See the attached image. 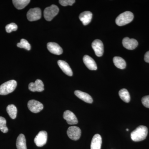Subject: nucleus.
I'll list each match as a JSON object with an SVG mask.
<instances>
[{
  "mask_svg": "<svg viewBox=\"0 0 149 149\" xmlns=\"http://www.w3.org/2000/svg\"><path fill=\"white\" fill-rule=\"evenodd\" d=\"M17 149H27L25 136L23 134H19L16 141Z\"/></svg>",
  "mask_w": 149,
  "mask_h": 149,
  "instance_id": "nucleus-19",
  "label": "nucleus"
},
{
  "mask_svg": "<svg viewBox=\"0 0 149 149\" xmlns=\"http://www.w3.org/2000/svg\"><path fill=\"white\" fill-rule=\"evenodd\" d=\"M17 47L20 48H24L27 50L29 51L31 49V46L28 41L25 39H22L19 43H17Z\"/></svg>",
  "mask_w": 149,
  "mask_h": 149,
  "instance_id": "nucleus-24",
  "label": "nucleus"
},
{
  "mask_svg": "<svg viewBox=\"0 0 149 149\" xmlns=\"http://www.w3.org/2000/svg\"><path fill=\"white\" fill-rule=\"evenodd\" d=\"M126 130H127V131H128V130H129V129H126Z\"/></svg>",
  "mask_w": 149,
  "mask_h": 149,
  "instance_id": "nucleus-30",
  "label": "nucleus"
},
{
  "mask_svg": "<svg viewBox=\"0 0 149 149\" xmlns=\"http://www.w3.org/2000/svg\"><path fill=\"white\" fill-rule=\"evenodd\" d=\"M27 16L29 21L39 20L42 16L41 9L39 8L30 9L27 12Z\"/></svg>",
  "mask_w": 149,
  "mask_h": 149,
  "instance_id": "nucleus-7",
  "label": "nucleus"
},
{
  "mask_svg": "<svg viewBox=\"0 0 149 149\" xmlns=\"http://www.w3.org/2000/svg\"><path fill=\"white\" fill-rule=\"evenodd\" d=\"M27 107L29 110L34 113L40 112L44 108L42 104L35 100L29 101L27 104Z\"/></svg>",
  "mask_w": 149,
  "mask_h": 149,
  "instance_id": "nucleus-8",
  "label": "nucleus"
},
{
  "mask_svg": "<svg viewBox=\"0 0 149 149\" xmlns=\"http://www.w3.org/2000/svg\"><path fill=\"white\" fill-rule=\"evenodd\" d=\"M17 85L15 80H10L3 83L0 86V95H6L12 93L15 90Z\"/></svg>",
  "mask_w": 149,
  "mask_h": 149,
  "instance_id": "nucleus-3",
  "label": "nucleus"
},
{
  "mask_svg": "<svg viewBox=\"0 0 149 149\" xmlns=\"http://www.w3.org/2000/svg\"><path fill=\"white\" fill-rule=\"evenodd\" d=\"M67 133L70 139L73 141H77L81 136V130L77 126H70L68 129Z\"/></svg>",
  "mask_w": 149,
  "mask_h": 149,
  "instance_id": "nucleus-5",
  "label": "nucleus"
},
{
  "mask_svg": "<svg viewBox=\"0 0 149 149\" xmlns=\"http://www.w3.org/2000/svg\"><path fill=\"white\" fill-rule=\"evenodd\" d=\"M0 130L3 133L8 132V128L6 126V120L4 118L0 116Z\"/></svg>",
  "mask_w": 149,
  "mask_h": 149,
  "instance_id": "nucleus-25",
  "label": "nucleus"
},
{
  "mask_svg": "<svg viewBox=\"0 0 149 149\" xmlns=\"http://www.w3.org/2000/svg\"><path fill=\"white\" fill-rule=\"evenodd\" d=\"M47 140V133L45 131H41L38 133L35 139L36 146L38 147H42L46 144Z\"/></svg>",
  "mask_w": 149,
  "mask_h": 149,
  "instance_id": "nucleus-6",
  "label": "nucleus"
},
{
  "mask_svg": "<svg viewBox=\"0 0 149 149\" xmlns=\"http://www.w3.org/2000/svg\"><path fill=\"white\" fill-rule=\"evenodd\" d=\"M63 117L69 125H74L78 123L77 117L74 113L70 111H65L63 113Z\"/></svg>",
  "mask_w": 149,
  "mask_h": 149,
  "instance_id": "nucleus-12",
  "label": "nucleus"
},
{
  "mask_svg": "<svg viewBox=\"0 0 149 149\" xmlns=\"http://www.w3.org/2000/svg\"><path fill=\"white\" fill-rule=\"evenodd\" d=\"M28 88L29 91L32 92H42L44 91V83L42 80L37 79L35 83H29Z\"/></svg>",
  "mask_w": 149,
  "mask_h": 149,
  "instance_id": "nucleus-11",
  "label": "nucleus"
},
{
  "mask_svg": "<svg viewBox=\"0 0 149 149\" xmlns=\"http://www.w3.org/2000/svg\"><path fill=\"white\" fill-rule=\"evenodd\" d=\"M17 25L14 23H11L7 24L6 27V30L8 33H10L13 31H15L17 30Z\"/></svg>",
  "mask_w": 149,
  "mask_h": 149,
  "instance_id": "nucleus-26",
  "label": "nucleus"
},
{
  "mask_svg": "<svg viewBox=\"0 0 149 149\" xmlns=\"http://www.w3.org/2000/svg\"><path fill=\"white\" fill-rule=\"evenodd\" d=\"M148 129L144 125H140L131 133V139L134 142L143 141L146 138Z\"/></svg>",
  "mask_w": 149,
  "mask_h": 149,
  "instance_id": "nucleus-1",
  "label": "nucleus"
},
{
  "mask_svg": "<svg viewBox=\"0 0 149 149\" xmlns=\"http://www.w3.org/2000/svg\"><path fill=\"white\" fill-rule=\"evenodd\" d=\"M29 0H13L14 6L17 9L21 10L24 8L30 3Z\"/></svg>",
  "mask_w": 149,
  "mask_h": 149,
  "instance_id": "nucleus-21",
  "label": "nucleus"
},
{
  "mask_svg": "<svg viewBox=\"0 0 149 149\" xmlns=\"http://www.w3.org/2000/svg\"><path fill=\"white\" fill-rule=\"evenodd\" d=\"M93 17V14L90 11H84L79 15L80 21L84 25H87L91 22Z\"/></svg>",
  "mask_w": 149,
  "mask_h": 149,
  "instance_id": "nucleus-15",
  "label": "nucleus"
},
{
  "mask_svg": "<svg viewBox=\"0 0 149 149\" xmlns=\"http://www.w3.org/2000/svg\"><path fill=\"white\" fill-rule=\"evenodd\" d=\"M59 8L57 6L52 5L45 9L44 12V16L46 20L50 21L58 13Z\"/></svg>",
  "mask_w": 149,
  "mask_h": 149,
  "instance_id": "nucleus-4",
  "label": "nucleus"
},
{
  "mask_svg": "<svg viewBox=\"0 0 149 149\" xmlns=\"http://www.w3.org/2000/svg\"><path fill=\"white\" fill-rule=\"evenodd\" d=\"M133 18L134 15L131 12H124L117 17L116 19V23L118 26H123L133 21Z\"/></svg>",
  "mask_w": 149,
  "mask_h": 149,
  "instance_id": "nucleus-2",
  "label": "nucleus"
},
{
  "mask_svg": "<svg viewBox=\"0 0 149 149\" xmlns=\"http://www.w3.org/2000/svg\"><path fill=\"white\" fill-rule=\"evenodd\" d=\"M102 144V139L100 135L95 134L93 136L91 141V149H101Z\"/></svg>",
  "mask_w": 149,
  "mask_h": 149,
  "instance_id": "nucleus-17",
  "label": "nucleus"
},
{
  "mask_svg": "<svg viewBox=\"0 0 149 149\" xmlns=\"http://www.w3.org/2000/svg\"><path fill=\"white\" fill-rule=\"evenodd\" d=\"M58 64L61 69L65 74L68 76H72L73 73H72V69L66 62L64 61L59 60L58 61Z\"/></svg>",
  "mask_w": 149,
  "mask_h": 149,
  "instance_id": "nucleus-18",
  "label": "nucleus"
},
{
  "mask_svg": "<svg viewBox=\"0 0 149 149\" xmlns=\"http://www.w3.org/2000/svg\"><path fill=\"white\" fill-rule=\"evenodd\" d=\"M83 61L85 65L88 69L92 70H97V66L95 61L91 56L88 55L84 56Z\"/></svg>",
  "mask_w": 149,
  "mask_h": 149,
  "instance_id": "nucleus-14",
  "label": "nucleus"
},
{
  "mask_svg": "<svg viewBox=\"0 0 149 149\" xmlns=\"http://www.w3.org/2000/svg\"><path fill=\"white\" fill-rule=\"evenodd\" d=\"M113 62L115 65L119 69H123L126 67L125 61L120 57H114L113 58Z\"/></svg>",
  "mask_w": 149,
  "mask_h": 149,
  "instance_id": "nucleus-20",
  "label": "nucleus"
},
{
  "mask_svg": "<svg viewBox=\"0 0 149 149\" xmlns=\"http://www.w3.org/2000/svg\"><path fill=\"white\" fill-rule=\"evenodd\" d=\"M74 0H60L59 1L60 4L63 6H72L75 3Z\"/></svg>",
  "mask_w": 149,
  "mask_h": 149,
  "instance_id": "nucleus-27",
  "label": "nucleus"
},
{
  "mask_svg": "<svg viewBox=\"0 0 149 149\" xmlns=\"http://www.w3.org/2000/svg\"><path fill=\"white\" fill-rule=\"evenodd\" d=\"M6 110L11 118L13 119L16 118L17 113V109L14 105H9L7 107Z\"/></svg>",
  "mask_w": 149,
  "mask_h": 149,
  "instance_id": "nucleus-23",
  "label": "nucleus"
},
{
  "mask_svg": "<svg viewBox=\"0 0 149 149\" xmlns=\"http://www.w3.org/2000/svg\"><path fill=\"white\" fill-rule=\"evenodd\" d=\"M74 93V95L77 96V97L81 99L85 102L90 104L93 103V98L88 93H84V92L80 91H75Z\"/></svg>",
  "mask_w": 149,
  "mask_h": 149,
  "instance_id": "nucleus-16",
  "label": "nucleus"
},
{
  "mask_svg": "<svg viewBox=\"0 0 149 149\" xmlns=\"http://www.w3.org/2000/svg\"><path fill=\"white\" fill-rule=\"evenodd\" d=\"M123 47L128 50H133L138 47V41L134 39H130L128 37H125L122 41Z\"/></svg>",
  "mask_w": 149,
  "mask_h": 149,
  "instance_id": "nucleus-10",
  "label": "nucleus"
},
{
  "mask_svg": "<svg viewBox=\"0 0 149 149\" xmlns=\"http://www.w3.org/2000/svg\"><path fill=\"white\" fill-rule=\"evenodd\" d=\"M144 60L146 62L149 63V51L147 52L145 55Z\"/></svg>",
  "mask_w": 149,
  "mask_h": 149,
  "instance_id": "nucleus-29",
  "label": "nucleus"
},
{
  "mask_svg": "<svg viewBox=\"0 0 149 149\" xmlns=\"http://www.w3.org/2000/svg\"><path fill=\"white\" fill-rule=\"evenodd\" d=\"M92 47L96 56H102L104 53V46L102 42L100 40H94L92 44Z\"/></svg>",
  "mask_w": 149,
  "mask_h": 149,
  "instance_id": "nucleus-9",
  "label": "nucleus"
},
{
  "mask_svg": "<svg viewBox=\"0 0 149 149\" xmlns=\"http://www.w3.org/2000/svg\"><path fill=\"white\" fill-rule=\"evenodd\" d=\"M119 96L123 101L126 103L130 101V97L129 92L125 89H122L119 91Z\"/></svg>",
  "mask_w": 149,
  "mask_h": 149,
  "instance_id": "nucleus-22",
  "label": "nucleus"
},
{
  "mask_svg": "<svg viewBox=\"0 0 149 149\" xmlns=\"http://www.w3.org/2000/svg\"><path fill=\"white\" fill-rule=\"evenodd\" d=\"M142 103L144 106L149 108V95L143 97L142 99Z\"/></svg>",
  "mask_w": 149,
  "mask_h": 149,
  "instance_id": "nucleus-28",
  "label": "nucleus"
},
{
  "mask_svg": "<svg viewBox=\"0 0 149 149\" xmlns=\"http://www.w3.org/2000/svg\"><path fill=\"white\" fill-rule=\"evenodd\" d=\"M48 50L54 54H61L63 52L62 49L58 44L55 42H49L47 45Z\"/></svg>",
  "mask_w": 149,
  "mask_h": 149,
  "instance_id": "nucleus-13",
  "label": "nucleus"
}]
</instances>
